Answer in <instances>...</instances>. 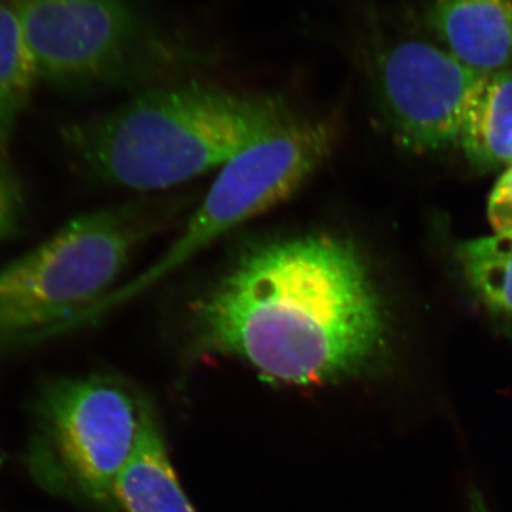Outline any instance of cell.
Wrapping results in <instances>:
<instances>
[{"mask_svg":"<svg viewBox=\"0 0 512 512\" xmlns=\"http://www.w3.org/2000/svg\"><path fill=\"white\" fill-rule=\"evenodd\" d=\"M333 141L329 121L303 117L225 165L173 244L84 313L79 329L151 291L224 235L291 198L328 160Z\"/></svg>","mask_w":512,"mask_h":512,"instance_id":"cell-6","label":"cell"},{"mask_svg":"<svg viewBox=\"0 0 512 512\" xmlns=\"http://www.w3.org/2000/svg\"><path fill=\"white\" fill-rule=\"evenodd\" d=\"M488 221L494 235L512 238V167L498 178L488 198Z\"/></svg>","mask_w":512,"mask_h":512,"instance_id":"cell-14","label":"cell"},{"mask_svg":"<svg viewBox=\"0 0 512 512\" xmlns=\"http://www.w3.org/2000/svg\"><path fill=\"white\" fill-rule=\"evenodd\" d=\"M153 406L126 380L92 373L57 377L35 399L26 467L46 493L101 508L116 505Z\"/></svg>","mask_w":512,"mask_h":512,"instance_id":"cell-5","label":"cell"},{"mask_svg":"<svg viewBox=\"0 0 512 512\" xmlns=\"http://www.w3.org/2000/svg\"><path fill=\"white\" fill-rule=\"evenodd\" d=\"M39 80L66 92L157 86L207 60L143 0H16Z\"/></svg>","mask_w":512,"mask_h":512,"instance_id":"cell-4","label":"cell"},{"mask_svg":"<svg viewBox=\"0 0 512 512\" xmlns=\"http://www.w3.org/2000/svg\"><path fill=\"white\" fill-rule=\"evenodd\" d=\"M16 0H0V3H15Z\"/></svg>","mask_w":512,"mask_h":512,"instance_id":"cell-15","label":"cell"},{"mask_svg":"<svg viewBox=\"0 0 512 512\" xmlns=\"http://www.w3.org/2000/svg\"><path fill=\"white\" fill-rule=\"evenodd\" d=\"M302 119L279 94L177 80L66 124L60 140L94 183L153 195L221 171Z\"/></svg>","mask_w":512,"mask_h":512,"instance_id":"cell-2","label":"cell"},{"mask_svg":"<svg viewBox=\"0 0 512 512\" xmlns=\"http://www.w3.org/2000/svg\"><path fill=\"white\" fill-rule=\"evenodd\" d=\"M460 146L480 167H512V70L484 74L468 101Z\"/></svg>","mask_w":512,"mask_h":512,"instance_id":"cell-10","label":"cell"},{"mask_svg":"<svg viewBox=\"0 0 512 512\" xmlns=\"http://www.w3.org/2000/svg\"><path fill=\"white\" fill-rule=\"evenodd\" d=\"M188 319L200 352L237 359L286 386L359 375L387 336L386 306L365 256L330 232L245 249L194 299Z\"/></svg>","mask_w":512,"mask_h":512,"instance_id":"cell-1","label":"cell"},{"mask_svg":"<svg viewBox=\"0 0 512 512\" xmlns=\"http://www.w3.org/2000/svg\"><path fill=\"white\" fill-rule=\"evenodd\" d=\"M427 20L444 49L470 69H510L512 0H433Z\"/></svg>","mask_w":512,"mask_h":512,"instance_id":"cell-8","label":"cell"},{"mask_svg":"<svg viewBox=\"0 0 512 512\" xmlns=\"http://www.w3.org/2000/svg\"><path fill=\"white\" fill-rule=\"evenodd\" d=\"M352 22L360 55L400 143L419 153L460 146L468 101L484 74L443 47L387 36L370 10Z\"/></svg>","mask_w":512,"mask_h":512,"instance_id":"cell-7","label":"cell"},{"mask_svg":"<svg viewBox=\"0 0 512 512\" xmlns=\"http://www.w3.org/2000/svg\"><path fill=\"white\" fill-rule=\"evenodd\" d=\"M460 261L481 299L512 316V238L494 235L466 242L460 248Z\"/></svg>","mask_w":512,"mask_h":512,"instance_id":"cell-12","label":"cell"},{"mask_svg":"<svg viewBox=\"0 0 512 512\" xmlns=\"http://www.w3.org/2000/svg\"><path fill=\"white\" fill-rule=\"evenodd\" d=\"M114 497L124 512H197L175 473L156 412L117 481Z\"/></svg>","mask_w":512,"mask_h":512,"instance_id":"cell-9","label":"cell"},{"mask_svg":"<svg viewBox=\"0 0 512 512\" xmlns=\"http://www.w3.org/2000/svg\"><path fill=\"white\" fill-rule=\"evenodd\" d=\"M23 210L25 202L19 181L8 165L0 161V241L19 234L23 224Z\"/></svg>","mask_w":512,"mask_h":512,"instance_id":"cell-13","label":"cell"},{"mask_svg":"<svg viewBox=\"0 0 512 512\" xmlns=\"http://www.w3.org/2000/svg\"><path fill=\"white\" fill-rule=\"evenodd\" d=\"M39 80L13 3H0V154L6 153Z\"/></svg>","mask_w":512,"mask_h":512,"instance_id":"cell-11","label":"cell"},{"mask_svg":"<svg viewBox=\"0 0 512 512\" xmlns=\"http://www.w3.org/2000/svg\"><path fill=\"white\" fill-rule=\"evenodd\" d=\"M183 195H138L80 215L0 268V355L79 329L131 256L183 212Z\"/></svg>","mask_w":512,"mask_h":512,"instance_id":"cell-3","label":"cell"}]
</instances>
